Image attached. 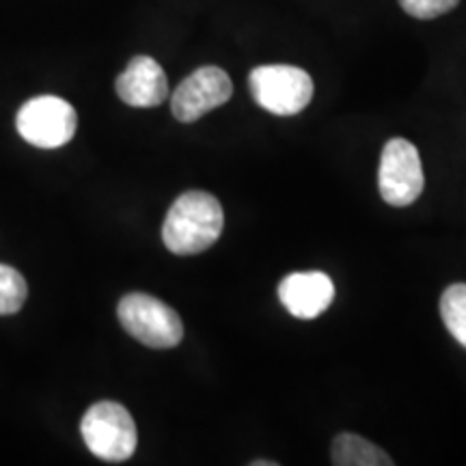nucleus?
Masks as SVG:
<instances>
[{"label":"nucleus","instance_id":"nucleus-1","mask_svg":"<svg viewBox=\"0 0 466 466\" xmlns=\"http://www.w3.org/2000/svg\"><path fill=\"white\" fill-rule=\"evenodd\" d=\"M223 227L225 212L217 197L190 190L173 201L162 225V240L175 255H197L218 240Z\"/></svg>","mask_w":466,"mask_h":466},{"label":"nucleus","instance_id":"nucleus-2","mask_svg":"<svg viewBox=\"0 0 466 466\" xmlns=\"http://www.w3.org/2000/svg\"><path fill=\"white\" fill-rule=\"evenodd\" d=\"M85 445L104 462H126L137 451V423L126 406L116 401H97L80 421Z\"/></svg>","mask_w":466,"mask_h":466},{"label":"nucleus","instance_id":"nucleus-3","mask_svg":"<svg viewBox=\"0 0 466 466\" xmlns=\"http://www.w3.org/2000/svg\"><path fill=\"white\" fill-rule=\"evenodd\" d=\"M121 326L134 339L147 348L168 350L179 346L184 337V324L177 311L149 294L134 291L121 299L116 307Z\"/></svg>","mask_w":466,"mask_h":466},{"label":"nucleus","instance_id":"nucleus-4","mask_svg":"<svg viewBox=\"0 0 466 466\" xmlns=\"http://www.w3.org/2000/svg\"><path fill=\"white\" fill-rule=\"evenodd\" d=\"M253 100L272 115H299L313 97V80L294 66H261L248 76Z\"/></svg>","mask_w":466,"mask_h":466},{"label":"nucleus","instance_id":"nucleus-5","mask_svg":"<svg viewBox=\"0 0 466 466\" xmlns=\"http://www.w3.org/2000/svg\"><path fill=\"white\" fill-rule=\"evenodd\" d=\"M78 116L69 102L56 96H39L17 110L15 127L26 143L56 149L74 138Z\"/></svg>","mask_w":466,"mask_h":466},{"label":"nucleus","instance_id":"nucleus-6","mask_svg":"<svg viewBox=\"0 0 466 466\" xmlns=\"http://www.w3.org/2000/svg\"><path fill=\"white\" fill-rule=\"evenodd\" d=\"M425 186L421 158L415 145L406 138H391L382 147L378 188L393 208H406L421 197Z\"/></svg>","mask_w":466,"mask_h":466},{"label":"nucleus","instance_id":"nucleus-7","mask_svg":"<svg viewBox=\"0 0 466 466\" xmlns=\"http://www.w3.org/2000/svg\"><path fill=\"white\" fill-rule=\"evenodd\" d=\"M233 85L225 69L208 66L192 72L171 96V113L182 124L201 119L209 110L231 100Z\"/></svg>","mask_w":466,"mask_h":466},{"label":"nucleus","instance_id":"nucleus-8","mask_svg":"<svg viewBox=\"0 0 466 466\" xmlns=\"http://www.w3.org/2000/svg\"><path fill=\"white\" fill-rule=\"evenodd\" d=\"M279 300L289 316L316 319L333 305L335 285L326 272H291L279 283Z\"/></svg>","mask_w":466,"mask_h":466},{"label":"nucleus","instance_id":"nucleus-9","mask_svg":"<svg viewBox=\"0 0 466 466\" xmlns=\"http://www.w3.org/2000/svg\"><path fill=\"white\" fill-rule=\"evenodd\" d=\"M116 96L134 108L160 106L168 96V80L151 56H134L116 78Z\"/></svg>","mask_w":466,"mask_h":466},{"label":"nucleus","instance_id":"nucleus-10","mask_svg":"<svg viewBox=\"0 0 466 466\" xmlns=\"http://www.w3.org/2000/svg\"><path fill=\"white\" fill-rule=\"evenodd\" d=\"M330 460L337 466H391L393 460L371 441L357 434H339L333 441Z\"/></svg>","mask_w":466,"mask_h":466},{"label":"nucleus","instance_id":"nucleus-11","mask_svg":"<svg viewBox=\"0 0 466 466\" xmlns=\"http://www.w3.org/2000/svg\"><path fill=\"white\" fill-rule=\"evenodd\" d=\"M441 316L453 339L466 348V283H453L442 291Z\"/></svg>","mask_w":466,"mask_h":466},{"label":"nucleus","instance_id":"nucleus-12","mask_svg":"<svg viewBox=\"0 0 466 466\" xmlns=\"http://www.w3.org/2000/svg\"><path fill=\"white\" fill-rule=\"evenodd\" d=\"M28 288L15 268L0 264V316H14L25 307Z\"/></svg>","mask_w":466,"mask_h":466},{"label":"nucleus","instance_id":"nucleus-13","mask_svg":"<svg viewBox=\"0 0 466 466\" xmlns=\"http://www.w3.org/2000/svg\"><path fill=\"white\" fill-rule=\"evenodd\" d=\"M458 3L460 0H400L401 9L419 20H434V17L450 14L458 7Z\"/></svg>","mask_w":466,"mask_h":466},{"label":"nucleus","instance_id":"nucleus-14","mask_svg":"<svg viewBox=\"0 0 466 466\" xmlns=\"http://www.w3.org/2000/svg\"><path fill=\"white\" fill-rule=\"evenodd\" d=\"M253 466H277V462H268V460H258V462H253Z\"/></svg>","mask_w":466,"mask_h":466}]
</instances>
